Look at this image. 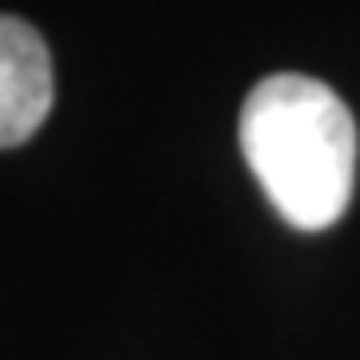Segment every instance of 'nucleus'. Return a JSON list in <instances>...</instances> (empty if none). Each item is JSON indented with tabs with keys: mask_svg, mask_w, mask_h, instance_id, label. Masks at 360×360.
<instances>
[{
	"mask_svg": "<svg viewBox=\"0 0 360 360\" xmlns=\"http://www.w3.org/2000/svg\"><path fill=\"white\" fill-rule=\"evenodd\" d=\"M240 153L292 229L321 232L356 188V120L328 84L300 72L264 77L240 108Z\"/></svg>",
	"mask_w": 360,
	"mask_h": 360,
	"instance_id": "f257e3e1",
	"label": "nucleus"
},
{
	"mask_svg": "<svg viewBox=\"0 0 360 360\" xmlns=\"http://www.w3.org/2000/svg\"><path fill=\"white\" fill-rule=\"evenodd\" d=\"M52 108V56L32 25L0 16V148L25 144Z\"/></svg>",
	"mask_w": 360,
	"mask_h": 360,
	"instance_id": "f03ea898",
	"label": "nucleus"
}]
</instances>
